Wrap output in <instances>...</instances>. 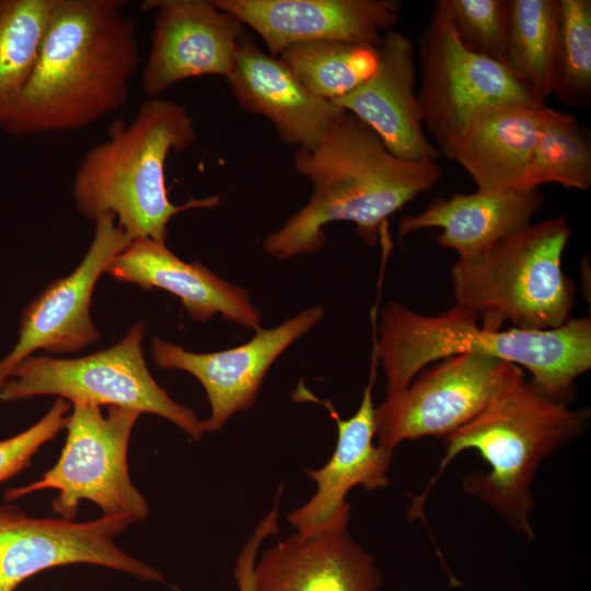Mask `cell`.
<instances>
[{
    "instance_id": "obj_28",
    "label": "cell",
    "mask_w": 591,
    "mask_h": 591,
    "mask_svg": "<svg viewBox=\"0 0 591 591\" xmlns=\"http://www.w3.org/2000/svg\"><path fill=\"white\" fill-rule=\"evenodd\" d=\"M461 43L506 66L511 0H442Z\"/></svg>"
},
{
    "instance_id": "obj_2",
    "label": "cell",
    "mask_w": 591,
    "mask_h": 591,
    "mask_svg": "<svg viewBox=\"0 0 591 591\" xmlns=\"http://www.w3.org/2000/svg\"><path fill=\"white\" fill-rule=\"evenodd\" d=\"M293 165L310 181L312 195L263 242V250L280 260L316 253L326 242L325 225L336 221L354 223L361 240L374 245L389 217L442 176L437 162L393 155L372 129L345 111L315 147L297 149Z\"/></svg>"
},
{
    "instance_id": "obj_4",
    "label": "cell",
    "mask_w": 591,
    "mask_h": 591,
    "mask_svg": "<svg viewBox=\"0 0 591 591\" xmlns=\"http://www.w3.org/2000/svg\"><path fill=\"white\" fill-rule=\"evenodd\" d=\"M479 316L454 304L438 315L390 302L376 322L373 341L386 381L385 395L404 390L433 362L464 354L494 357L525 368L533 385L569 405L576 380L591 368V320L571 317L557 328L490 329Z\"/></svg>"
},
{
    "instance_id": "obj_1",
    "label": "cell",
    "mask_w": 591,
    "mask_h": 591,
    "mask_svg": "<svg viewBox=\"0 0 591 591\" xmlns=\"http://www.w3.org/2000/svg\"><path fill=\"white\" fill-rule=\"evenodd\" d=\"M119 0H55L33 71L2 125L12 136L81 129L119 108L140 66Z\"/></svg>"
},
{
    "instance_id": "obj_5",
    "label": "cell",
    "mask_w": 591,
    "mask_h": 591,
    "mask_svg": "<svg viewBox=\"0 0 591 591\" xmlns=\"http://www.w3.org/2000/svg\"><path fill=\"white\" fill-rule=\"evenodd\" d=\"M195 137L194 120L185 105L147 99L129 123L116 121L108 138L83 157L72 186L77 209L94 221L113 216L131 241L165 242L174 216L222 202L220 195L190 198L183 205L169 198L166 159L190 146Z\"/></svg>"
},
{
    "instance_id": "obj_21",
    "label": "cell",
    "mask_w": 591,
    "mask_h": 591,
    "mask_svg": "<svg viewBox=\"0 0 591 591\" xmlns=\"http://www.w3.org/2000/svg\"><path fill=\"white\" fill-rule=\"evenodd\" d=\"M541 188L483 190L433 199L422 211L399 221L398 236L440 228L437 243L457 254L476 255L526 228L542 209Z\"/></svg>"
},
{
    "instance_id": "obj_14",
    "label": "cell",
    "mask_w": 591,
    "mask_h": 591,
    "mask_svg": "<svg viewBox=\"0 0 591 591\" xmlns=\"http://www.w3.org/2000/svg\"><path fill=\"white\" fill-rule=\"evenodd\" d=\"M140 7L154 11L141 71L147 99L160 97L185 79L230 74L244 35L240 20L207 0H147Z\"/></svg>"
},
{
    "instance_id": "obj_12",
    "label": "cell",
    "mask_w": 591,
    "mask_h": 591,
    "mask_svg": "<svg viewBox=\"0 0 591 591\" xmlns=\"http://www.w3.org/2000/svg\"><path fill=\"white\" fill-rule=\"evenodd\" d=\"M131 242L113 216L95 221L92 243L79 266L48 285L22 312L19 339L0 360V387L11 370L36 350L73 352L99 340L90 306L95 285Z\"/></svg>"
},
{
    "instance_id": "obj_11",
    "label": "cell",
    "mask_w": 591,
    "mask_h": 591,
    "mask_svg": "<svg viewBox=\"0 0 591 591\" xmlns=\"http://www.w3.org/2000/svg\"><path fill=\"white\" fill-rule=\"evenodd\" d=\"M507 363L464 354L424 369L404 390L385 395L375 407L376 444L394 453L405 440L452 434L485 408Z\"/></svg>"
},
{
    "instance_id": "obj_7",
    "label": "cell",
    "mask_w": 591,
    "mask_h": 591,
    "mask_svg": "<svg viewBox=\"0 0 591 591\" xmlns=\"http://www.w3.org/2000/svg\"><path fill=\"white\" fill-rule=\"evenodd\" d=\"M144 323H136L114 346L81 358L30 356L0 387L1 402L57 395L71 404L118 406L158 415L190 438L206 432L196 413L176 403L151 375L142 351Z\"/></svg>"
},
{
    "instance_id": "obj_8",
    "label": "cell",
    "mask_w": 591,
    "mask_h": 591,
    "mask_svg": "<svg viewBox=\"0 0 591 591\" xmlns=\"http://www.w3.org/2000/svg\"><path fill=\"white\" fill-rule=\"evenodd\" d=\"M72 406L66 442L56 464L39 479L9 489L5 500L54 489L58 495L51 502V511L57 518L73 521L80 502L89 500L105 517L146 520L149 507L131 482L127 461L130 436L141 413L108 406L104 414L96 405Z\"/></svg>"
},
{
    "instance_id": "obj_3",
    "label": "cell",
    "mask_w": 591,
    "mask_h": 591,
    "mask_svg": "<svg viewBox=\"0 0 591 591\" xmlns=\"http://www.w3.org/2000/svg\"><path fill=\"white\" fill-rule=\"evenodd\" d=\"M589 418V410L571 409L540 392L523 369L508 362L485 408L444 438V455L426 489L413 497L408 518L422 517L425 500L444 470L461 452L474 449L489 470L467 474L462 482L464 491L482 500L513 531L532 541L535 534L529 517L535 501L531 486L537 468L580 436Z\"/></svg>"
},
{
    "instance_id": "obj_17",
    "label": "cell",
    "mask_w": 591,
    "mask_h": 591,
    "mask_svg": "<svg viewBox=\"0 0 591 591\" xmlns=\"http://www.w3.org/2000/svg\"><path fill=\"white\" fill-rule=\"evenodd\" d=\"M416 66L413 39L389 31L378 47L373 73L333 103L372 129L393 155L409 162H437L440 151L424 126Z\"/></svg>"
},
{
    "instance_id": "obj_29",
    "label": "cell",
    "mask_w": 591,
    "mask_h": 591,
    "mask_svg": "<svg viewBox=\"0 0 591 591\" xmlns=\"http://www.w3.org/2000/svg\"><path fill=\"white\" fill-rule=\"evenodd\" d=\"M71 405L67 399L58 397L36 424L0 441V483L27 467L40 447L66 428Z\"/></svg>"
},
{
    "instance_id": "obj_6",
    "label": "cell",
    "mask_w": 591,
    "mask_h": 591,
    "mask_svg": "<svg viewBox=\"0 0 591 591\" xmlns=\"http://www.w3.org/2000/svg\"><path fill=\"white\" fill-rule=\"evenodd\" d=\"M571 229L563 216L531 223L451 268L455 304L500 329L548 331L568 322L576 289L563 269Z\"/></svg>"
},
{
    "instance_id": "obj_19",
    "label": "cell",
    "mask_w": 591,
    "mask_h": 591,
    "mask_svg": "<svg viewBox=\"0 0 591 591\" xmlns=\"http://www.w3.org/2000/svg\"><path fill=\"white\" fill-rule=\"evenodd\" d=\"M105 273L144 290L158 288L174 294L195 321L207 322L220 314L248 329L262 326V314L244 288L223 280L198 260L184 262L165 242L131 241L113 258Z\"/></svg>"
},
{
    "instance_id": "obj_27",
    "label": "cell",
    "mask_w": 591,
    "mask_h": 591,
    "mask_svg": "<svg viewBox=\"0 0 591 591\" xmlns=\"http://www.w3.org/2000/svg\"><path fill=\"white\" fill-rule=\"evenodd\" d=\"M558 42L552 94L588 109L591 104V1L558 0Z\"/></svg>"
},
{
    "instance_id": "obj_26",
    "label": "cell",
    "mask_w": 591,
    "mask_h": 591,
    "mask_svg": "<svg viewBox=\"0 0 591 591\" xmlns=\"http://www.w3.org/2000/svg\"><path fill=\"white\" fill-rule=\"evenodd\" d=\"M55 0H0V128L35 66Z\"/></svg>"
},
{
    "instance_id": "obj_30",
    "label": "cell",
    "mask_w": 591,
    "mask_h": 591,
    "mask_svg": "<svg viewBox=\"0 0 591 591\" xmlns=\"http://www.w3.org/2000/svg\"><path fill=\"white\" fill-rule=\"evenodd\" d=\"M257 547L253 544L245 545L237 559L234 576L239 591H254L253 570L256 561Z\"/></svg>"
},
{
    "instance_id": "obj_25",
    "label": "cell",
    "mask_w": 591,
    "mask_h": 591,
    "mask_svg": "<svg viewBox=\"0 0 591 591\" xmlns=\"http://www.w3.org/2000/svg\"><path fill=\"white\" fill-rule=\"evenodd\" d=\"M278 58L314 94L336 101L363 83L378 65V47L338 40L297 44Z\"/></svg>"
},
{
    "instance_id": "obj_9",
    "label": "cell",
    "mask_w": 591,
    "mask_h": 591,
    "mask_svg": "<svg viewBox=\"0 0 591 591\" xmlns=\"http://www.w3.org/2000/svg\"><path fill=\"white\" fill-rule=\"evenodd\" d=\"M417 95L425 129L445 154L482 112L510 103H545L503 63L468 50L442 0L434 3L416 47Z\"/></svg>"
},
{
    "instance_id": "obj_10",
    "label": "cell",
    "mask_w": 591,
    "mask_h": 591,
    "mask_svg": "<svg viewBox=\"0 0 591 591\" xmlns=\"http://www.w3.org/2000/svg\"><path fill=\"white\" fill-rule=\"evenodd\" d=\"M136 521L126 515L85 522L34 518L18 506H0V591H14L37 572L89 564L162 582L157 568L123 552L115 538Z\"/></svg>"
},
{
    "instance_id": "obj_22",
    "label": "cell",
    "mask_w": 591,
    "mask_h": 591,
    "mask_svg": "<svg viewBox=\"0 0 591 591\" xmlns=\"http://www.w3.org/2000/svg\"><path fill=\"white\" fill-rule=\"evenodd\" d=\"M545 103H510L472 119L444 154L483 190L522 189Z\"/></svg>"
},
{
    "instance_id": "obj_15",
    "label": "cell",
    "mask_w": 591,
    "mask_h": 591,
    "mask_svg": "<svg viewBox=\"0 0 591 591\" xmlns=\"http://www.w3.org/2000/svg\"><path fill=\"white\" fill-rule=\"evenodd\" d=\"M378 364L379 357L373 343L370 376L360 405L351 417L340 418L328 401L322 402L315 397L336 422L337 442L331 459L322 467L305 471L316 484V491L288 515L297 534L311 536L348 528L351 507L346 498L350 490L357 486L376 490L385 488L390 483L393 453L374 444L375 407L372 390Z\"/></svg>"
},
{
    "instance_id": "obj_24",
    "label": "cell",
    "mask_w": 591,
    "mask_h": 591,
    "mask_svg": "<svg viewBox=\"0 0 591 591\" xmlns=\"http://www.w3.org/2000/svg\"><path fill=\"white\" fill-rule=\"evenodd\" d=\"M558 0H511L506 66L544 101L552 95Z\"/></svg>"
},
{
    "instance_id": "obj_20",
    "label": "cell",
    "mask_w": 591,
    "mask_h": 591,
    "mask_svg": "<svg viewBox=\"0 0 591 591\" xmlns=\"http://www.w3.org/2000/svg\"><path fill=\"white\" fill-rule=\"evenodd\" d=\"M254 591H380L374 557L348 528L292 534L266 548L253 570Z\"/></svg>"
},
{
    "instance_id": "obj_16",
    "label": "cell",
    "mask_w": 591,
    "mask_h": 591,
    "mask_svg": "<svg viewBox=\"0 0 591 591\" xmlns=\"http://www.w3.org/2000/svg\"><path fill=\"white\" fill-rule=\"evenodd\" d=\"M212 3L253 28L268 54L290 46L338 40L379 47L394 30L397 0H213Z\"/></svg>"
},
{
    "instance_id": "obj_13",
    "label": "cell",
    "mask_w": 591,
    "mask_h": 591,
    "mask_svg": "<svg viewBox=\"0 0 591 591\" xmlns=\"http://www.w3.org/2000/svg\"><path fill=\"white\" fill-rule=\"evenodd\" d=\"M323 317L324 309L313 305L273 328L256 329L245 344L216 352H193L154 337L151 352L160 368L185 371L200 382L210 405L204 430L213 432L254 404L273 363Z\"/></svg>"
},
{
    "instance_id": "obj_18",
    "label": "cell",
    "mask_w": 591,
    "mask_h": 591,
    "mask_svg": "<svg viewBox=\"0 0 591 591\" xmlns=\"http://www.w3.org/2000/svg\"><path fill=\"white\" fill-rule=\"evenodd\" d=\"M225 80L243 109L268 119L279 137L298 149L315 147L344 112L311 92L278 57L265 53L247 35L240 40Z\"/></svg>"
},
{
    "instance_id": "obj_23",
    "label": "cell",
    "mask_w": 591,
    "mask_h": 591,
    "mask_svg": "<svg viewBox=\"0 0 591 591\" xmlns=\"http://www.w3.org/2000/svg\"><path fill=\"white\" fill-rule=\"evenodd\" d=\"M557 184L591 188V135L573 115L544 106L537 141L522 189Z\"/></svg>"
}]
</instances>
